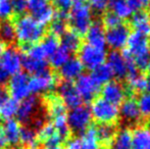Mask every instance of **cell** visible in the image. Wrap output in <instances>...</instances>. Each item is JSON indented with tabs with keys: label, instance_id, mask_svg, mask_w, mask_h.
Listing matches in <instances>:
<instances>
[{
	"label": "cell",
	"instance_id": "cell-19",
	"mask_svg": "<svg viewBox=\"0 0 150 149\" xmlns=\"http://www.w3.org/2000/svg\"><path fill=\"white\" fill-rule=\"evenodd\" d=\"M84 66L78 57H69V59L59 68V76L63 79V81L77 80L83 74Z\"/></svg>",
	"mask_w": 150,
	"mask_h": 149
},
{
	"label": "cell",
	"instance_id": "cell-22",
	"mask_svg": "<svg viewBox=\"0 0 150 149\" xmlns=\"http://www.w3.org/2000/svg\"><path fill=\"white\" fill-rule=\"evenodd\" d=\"M133 149H150V127L139 126L132 132Z\"/></svg>",
	"mask_w": 150,
	"mask_h": 149
},
{
	"label": "cell",
	"instance_id": "cell-32",
	"mask_svg": "<svg viewBox=\"0 0 150 149\" xmlns=\"http://www.w3.org/2000/svg\"><path fill=\"white\" fill-rule=\"evenodd\" d=\"M91 75L100 86L105 85L108 82L112 81V78L115 77L112 71L107 66V64H103L101 66H99L98 68H96L95 70H93V73Z\"/></svg>",
	"mask_w": 150,
	"mask_h": 149
},
{
	"label": "cell",
	"instance_id": "cell-53",
	"mask_svg": "<svg viewBox=\"0 0 150 149\" xmlns=\"http://www.w3.org/2000/svg\"><path fill=\"white\" fill-rule=\"evenodd\" d=\"M0 149H1V148H0Z\"/></svg>",
	"mask_w": 150,
	"mask_h": 149
},
{
	"label": "cell",
	"instance_id": "cell-6",
	"mask_svg": "<svg viewBox=\"0 0 150 149\" xmlns=\"http://www.w3.org/2000/svg\"><path fill=\"white\" fill-rule=\"evenodd\" d=\"M67 121L71 132L76 134H83L90 128L92 121V114L90 108L86 105H79L71 108L67 113Z\"/></svg>",
	"mask_w": 150,
	"mask_h": 149
},
{
	"label": "cell",
	"instance_id": "cell-12",
	"mask_svg": "<svg viewBox=\"0 0 150 149\" xmlns=\"http://www.w3.org/2000/svg\"><path fill=\"white\" fill-rule=\"evenodd\" d=\"M130 36V29L126 24L120 23V25L112 28L107 29L105 33V42L106 45L109 46L115 51H119L126 47Z\"/></svg>",
	"mask_w": 150,
	"mask_h": 149
},
{
	"label": "cell",
	"instance_id": "cell-9",
	"mask_svg": "<svg viewBox=\"0 0 150 149\" xmlns=\"http://www.w3.org/2000/svg\"><path fill=\"white\" fill-rule=\"evenodd\" d=\"M8 95L10 98L22 101L31 95L30 77L27 73H18L8 80Z\"/></svg>",
	"mask_w": 150,
	"mask_h": 149
},
{
	"label": "cell",
	"instance_id": "cell-31",
	"mask_svg": "<svg viewBox=\"0 0 150 149\" xmlns=\"http://www.w3.org/2000/svg\"><path fill=\"white\" fill-rule=\"evenodd\" d=\"M96 133L99 142L103 144H109L112 142L117 134V129L113 124H100L96 128Z\"/></svg>",
	"mask_w": 150,
	"mask_h": 149
},
{
	"label": "cell",
	"instance_id": "cell-1",
	"mask_svg": "<svg viewBox=\"0 0 150 149\" xmlns=\"http://www.w3.org/2000/svg\"><path fill=\"white\" fill-rule=\"evenodd\" d=\"M14 24L16 39L21 48L37 44L45 37V26L32 18L31 16H18Z\"/></svg>",
	"mask_w": 150,
	"mask_h": 149
},
{
	"label": "cell",
	"instance_id": "cell-39",
	"mask_svg": "<svg viewBox=\"0 0 150 149\" xmlns=\"http://www.w3.org/2000/svg\"><path fill=\"white\" fill-rule=\"evenodd\" d=\"M13 14L11 0H0V18L8 20Z\"/></svg>",
	"mask_w": 150,
	"mask_h": 149
},
{
	"label": "cell",
	"instance_id": "cell-52",
	"mask_svg": "<svg viewBox=\"0 0 150 149\" xmlns=\"http://www.w3.org/2000/svg\"><path fill=\"white\" fill-rule=\"evenodd\" d=\"M148 16H149V18H150V5H149V14Z\"/></svg>",
	"mask_w": 150,
	"mask_h": 149
},
{
	"label": "cell",
	"instance_id": "cell-3",
	"mask_svg": "<svg viewBox=\"0 0 150 149\" xmlns=\"http://www.w3.org/2000/svg\"><path fill=\"white\" fill-rule=\"evenodd\" d=\"M67 20L78 35H86L92 25V10L86 3H74L67 13Z\"/></svg>",
	"mask_w": 150,
	"mask_h": 149
},
{
	"label": "cell",
	"instance_id": "cell-35",
	"mask_svg": "<svg viewBox=\"0 0 150 149\" xmlns=\"http://www.w3.org/2000/svg\"><path fill=\"white\" fill-rule=\"evenodd\" d=\"M69 57H71V53L63 47L59 46L49 57V64L52 68H59L69 59Z\"/></svg>",
	"mask_w": 150,
	"mask_h": 149
},
{
	"label": "cell",
	"instance_id": "cell-10",
	"mask_svg": "<svg viewBox=\"0 0 150 149\" xmlns=\"http://www.w3.org/2000/svg\"><path fill=\"white\" fill-rule=\"evenodd\" d=\"M57 86V78L51 70H47L42 74L33 76L30 78V90L31 93L36 95H47L52 93Z\"/></svg>",
	"mask_w": 150,
	"mask_h": 149
},
{
	"label": "cell",
	"instance_id": "cell-20",
	"mask_svg": "<svg viewBox=\"0 0 150 149\" xmlns=\"http://www.w3.org/2000/svg\"><path fill=\"white\" fill-rule=\"evenodd\" d=\"M86 40H87V44H89L91 46L105 49L106 42H105L104 27H103L102 23H92L88 32L86 33Z\"/></svg>",
	"mask_w": 150,
	"mask_h": 149
},
{
	"label": "cell",
	"instance_id": "cell-14",
	"mask_svg": "<svg viewBox=\"0 0 150 149\" xmlns=\"http://www.w3.org/2000/svg\"><path fill=\"white\" fill-rule=\"evenodd\" d=\"M75 87L79 92L83 101H92L100 91V85L92 77V75L82 74L76 80Z\"/></svg>",
	"mask_w": 150,
	"mask_h": 149
},
{
	"label": "cell",
	"instance_id": "cell-28",
	"mask_svg": "<svg viewBox=\"0 0 150 149\" xmlns=\"http://www.w3.org/2000/svg\"><path fill=\"white\" fill-rule=\"evenodd\" d=\"M112 149H133L132 132L129 129H122L117 132L112 140Z\"/></svg>",
	"mask_w": 150,
	"mask_h": 149
},
{
	"label": "cell",
	"instance_id": "cell-46",
	"mask_svg": "<svg viewBox=\"0 0 150 149\" xmlns=\"http://www.w3.org/2000/svg\"><path fill=\"white\" fill-rule=\"evenodd\" d=\"M9 80V75L5 72L2 68H0V87H3Z\"/></svg>",
	"mask_w": 150,
	"mask_h": 149
},
{
	"label": "cell",
	"instance_id": "cell-7",
	"mask_svg": "<svg viewBox=\"0 0 150 149\" xmlns=\"http://www.w3.org/2000/svg\"><path fill=\"white\" fill-rule=\"evenodd\" d=\"M107 66L112 71L113 76L120 79H124L128 76L138 72V68L135 66L134 62L126 56L124 53H120V51H112L106 55Z\"/></svg>",
	"mask_w": 150,
	"mask_h": 149
},
{
	"label": "cell",
	"instance_id": "cell-43",
	"mask_svg": "<svg viewBox=\"0 0 150 149\" xmlns=\"http://www.w3.org/2000/svg\"><path fill=\"white\" fill-rule=\"evenodd\" d=\"M13 13L22 16L27 10V0H11Z\"/></svg>",
	"mask_w": 150,
	"mask_h": 149
},
{
	"label": "cell",
	"instance_id": "cell-5",
	"mask_svg": "<svg viewBox=\"0 0 150 149\" xmlns=\"http://www.w3.org/2000/svg\"><path fill=\"white\" fill-rule=\"evenodd\" d=\"M44 110L45 109L42 103V98L36 95H30L21 101L16 115L21 124L28 126L39 113L43 112Z\"/></svg>",
	"mask_w": 150,
	"mask_h": 149
},
{
	"label": "cell",
	"instance_id": "cell-18",
	"mask_svg": "<svg viewBox=\"0 0 150 149\" xmlns=\"http://www.w3.org/2000/svg\"><path fill=\"white\" fill-rule=\"evenodd\" d=\"M119 112L122 119L124 121H128V123H137V121H140L141 117H142L140 109H139L138 103H137V100L133 99V98L125 99L120 103Z\"/></svg>",
	"mask_w": 150,
	"mask_h": 149
},
{
	"label": "cell",
	"instance_id": "cell-17",
	"mask_svg": "<svg viewBox=\"0 0 150 149\" xmlns=\"http://www.w3.org/2000/svg\"><path fill=\"white\" fill-rule=\"evenodd\" d=\"M22 127V124L18 119H10L4 121L1 127V132L5 138L7 145L16 146L18 144H20Z\"/></svg>",
	"mask_w": 150,
	"mask_h": 149
},
{
	"label": "cell",
	"instance_id": "cell-21",
	"mask_svg": "<svg viewBox=\"0 0 150 149\" xmlns=\"http://www.w3.org/2000/svg\"><path fill=\"white\" fill-rule=\"evenodd\" d=\"M38 139L40 143L45 144V146H52V145H60L62 142L61 138L56 133L53 125L51 121L46 123L39 131L37 132Z\"/></svg>",
	"mask_w": 150,
	"mask_h": 149
},
{
	"label": "cell",
	"instance_id": "cell-24",
	"mask_svg": "<svg viewBox=\"0 0 150 149\" xmlns=\"http://www.w3.org/2000/svg\"><path fill=\"white\" fill-rule=\"evenodd\" d=\"M131 25L135 29V32L146 37L150 36V18L147 12L143 10L134 12L131 20Z\"/></svg>",
	"mask_w": 150,
	"mask_h": 149
},
{
	"label": "cell",
	"instance_id": "cell-4",
	"mask_svg": "<svg viewBox=\"0 0 150 149\" xmlns=\"http://www.w3.org/2000/svg\"><path fill=\"white\" fill-rule=\"evenodd\" d=\"M90 112L92 119L99 124H113L120 117L117 105L106 101L103 98H97L92 102Z\"/></svg>",
	"mask_w": 150,
	"mask_h": 149
},
{
	"label": "cell",
	"instance_id": "cell-2",
	"mask_svg": "<svg viewBox=\"0 0 150 149\" xmlns=\"http://www.w3.org/2000/svg\"><path fill=\"white\" fill-rule=\"evenodd\" d=\"M124 52L138 70H146L150 64V42L148 37L134 32L130 34Z\"/></svg>",
	"mask_w": 150,
	"mask_h": 149
},
{
	"label": "cell",
	"instance_id": "cell-38",
	"mask_svg": "<svg viewBox=\"0 0 150 149\" xmlns=\"http://www.w3.org/2000/svg\"><path fill=\"white\" fill-rule=\"evenodd\" d=\"M138 106L141 114L145 117H150V93H144L139 97Z\"/></svg>",
	"mask_w": 150,
	"mask_h": 149
},
{
	"label": "cell",
	"instance_id": "cell-11",
	"mask_svg": "<svg viewBox=\"0 0 150 149\" xmlns=\"http://www.w3.org/2000/svg\"><path fill=\"white\" fill-rule=\"evenodd\" d=\"M78 58L82 62L84 68L93 71L98 68L99 66L105 64L106 52H105V49H101V48L91 46L89 44H85L80 47Z\"/></svg>",
	"mask_w": 150,
	"mask_h": 149
},
{
	"label": "cell",
	"instance_id": "cell-51",
	"mask_svg": "<svg viewBox=\"0 0 150 149\" xmlns=\"http://www.w3.org/2000/svg\"><path fill=\"white\" fill-rule=\"evenodd\" d=\"M147 71H148V73H149V75H150V64H148V66H147V68H146Z\"/></svg>",
	"mask_w": 150,
	"mask_h": 149
},
{
	"label": "cell",
	"instance_id": "cell-40",
	"mask_svg": "<svg viewBox=\"0 0 150 149\" xmlns=\"http://www.w3.org/2000/svg\"><path fill=\"white\" fill-rule=\"evenodd\" d=\"M120 23H122L120 22V18H117L112 12H107V13H105L104 16H103L102 25H103V27H106L107 29L117 26Z\"/></svg>",
	"mask_w": 150,
	"mask_h": 149
},
{
	"label": "cell",
	"instance_id": "cell-30",
	"mask_svg": "<svg viewBox=\"0 0 150 149\" xmlns=\"http://www.w3.org/2000/svg\"><path fill=\"white\" fill-rule=\"evenodd\" d=\"M108 5L110 6L111 12L115 13L120 20L128 18L133 14L128 0H109Z\"/></svg>",
	"mask_w": 150,
	"mask_h": 149
},
{
	"label": "cell",
	"instance_id": "cell-26",
	"mask_svg": "<svg viewBox=\"0 0 150 149\" xmlns=\"http://www.w3.org/2000/svg\"><path fill=\"white\" fill-rule=\"evenodd\" d=\"M60 46L67 50L69 53L79 51L80 47L82 46L81 37L74 31L67 30L60 36Z\"/></svg>",
	"mask_w": 150,
	"mask_h": 149
},
{
	"label": "cell",
	"instance_id": "cell-48",
	"mask_svg": "<svg viewBox=\"0 0 150 149\" xmlns=\"http://www.w3.org/2000/svg\"><path fill=\"white\" fill-rule=\"evenodd\" d=\"M145 90L147 91V93H150V78L147 79V81H146V89Z\"/></svg>",
	"mask_w": 150,
	"mask_h": 149
},
{
	"label": "cell",
	"instance_id": "cell-34",
	"mask_svg": "<svg viewBox=\"0 0 150 149\" xmlns=\"http://www.w3.org/2000/svg\"><path fill=\"white\" fill-rule=\"evenodd\" d=\"M128 81V87L132 92H142L146 89V81L147 79L144 75L136 72L134 74L127 77Z\"/></svg>",
	"mask_w": 150,
	"mask_h": 149
},
{
	"label": "cell",
	"instance_id": "cell-49",
	"mask_svg": "<svg viewBox=\"0 0 150 149\" xmlns=\"http://www.w3.org/2000/svg\"><path fill=\"white\" fill-rule=\"evenodd\" d=\"M87 0H74V3H85Z\"/></svg>",
	"mask_w": 150,
	"mask_h": 149
},
{
	"label": "cell",
	"instance_id": "cell-45",
	"mask_svg": "<svg viewBox=\"0 0 150 149\" xmlns=\"http://www.w3.org/2000/svg\"><path fill=\"white\" fill-rule=\"evenodd\" d=\"M64 149H81V138L69 137L67 139Z\"/></svg>",
	"mask_w": 150,
	"mask_h": 149
},
{
	"label": "cell",
	"instance_id": "cell-27",
	"mask_svg": "<svg viewBox=\"0 0 150 149\" xmlns=\"http://www.w3.org/2000/svg\"><path fill=\"white\" fill-rule=\"evenodd\" d=\"M67 12L57 11L55 12L54 18L50 23V34L54 35L56 37H60L67 29Z\"/></svg>",
	"mask_w": 150,
	"mask_h": 149
},
{
	"label": "cell",
	"instance_id": "cell-16",
	"mask_svg": "<svg viewBox=\"0 0 150 149\" xmlns=\"http://www.w3.org/2000/svg\"><path fill=\"white\" fill-rule=\"evenodd\" d=\"M102 98L115 105H119L126 99L127 92L125 87L119 82L110 81L103 86L101 90Z\"/></svg>",
	"mask_w": 150,
	"mask_h": 149
},
{
	"label": "cell",
	"instance_id": "cell-47",
	"mask_svg": "<svg viewBox=\"0 0 150 149\" xmlns=\"http://www.w3.org/2000/svg\"><path fill=\"white\" fill-rule=\"evenodd\" d=\"M6 46L4 43H2L1 41H0V68H1V58H2V54H3L4 50H5Z\"/></svg>",
	"mask_w": 150,
	"mask_h": 149
},
{
	"label": "cell",
	"instance_id": "cell-13",
	"mask_svg": "<svg viewBox=\"0 0 150 149\" xmlns=\"http://www.w3.org/2000/svg\"><path fill=\"white\" fill-rule=\"evenodd\" d=\"M23 64V55L21 49L10 45L5 48L1 58V68L9 76H13L21 72Z\"/></svg>",
	"mask_w": 150,
	"mask_h": 149
},
{
	"label": "cell",
	"instance_id": "cell-8",
	"mask_svg": "<svg viewBox=\"0 0 150 149\" xmlns=\"http://www.w3.org/2000/svg\"><path fill=\"white\" fill-rule=\"evenodd\" d=\"M27 10L43 26L50 24L55 16V10L49 0H27Z\"/></svg>",
	"mask_w": 150,
	"mask_h": 149
},
{
	"label": "cell",
	"instance_id": "cell-25",
	"mask_svg": "<svg viewBox=\"0 0 150 149\" xmlns=\"http://www.w3.org/2000/svg\"><path fill=\"white\" fill-rule=\"evenodd\" d=\"M20 143H22L26 149H42L41 143L38 139L37 132L29 126L22 127Z\"/></svg>",
	"mask_w": 150,
	"mask_h": 149
},
{
	"label": "cell",
	"instance_id": "cell-36",
	"mask_svg": "<svg viewBox=\"0 0 150 149\" xmlns=\"http://www.w3.org/2000/svg\"><path fill=\"white\" fill-rule=\"evenodd\" d=\"M18 107V101L12 99V98H8L1 106H0V117L1 119H13V117L16 114Z\"/></svg>",
	"mask_w": 150,
	"mask_h": 149
},
{
	"label": "cell",
	"instance_id": "cell-50",
	"mask_svg": "<svg viewBox=\"0 0 150 149\" xmlns=\"http://www.w3.org/2000/svg\"><path fill=\"white\" fill-rule=\"evenodd\" d=\"M6 149H26L25 147H18V146H12V147L6 148Z\"/></svg>",
	"mask_w": 150,
	"mask_h": 149
},
{
	"label": "cell",
	"instance_id": "cell-44",
	"mask_svg": "<svg viewBox=\"0 0 150 149\" xmlns=\"http://www.w3.org/2000/svg\"><path fill=\"white\" fill-rule=\"evenodd\" d=\"M128 3L134 13L144 9L148 4V0H128Z\"/></svg>",
	"mask_w": 150,
	"mask_h": 149
},
{
	"label": "cell",
	"instance_id": "cell-37",
	"mask_svg": "<svg viewBox=\"0 0 150 149\" xmlns=\"http://www.w3.org/2000/svg\"><path fill=\"white\" fill-rule=\"evenodd\" d=\"M43 51L45 52L46 57L49 58L52 55L54 51L59 47V42H58V38L52 34H49L47 36H45L40 42Z\"/></svg>",
	"mask_w": 150,
	"mask_h": 149
},
{
	"label": "cell",
	"instance_id": "cell-33",
	"mask_svg": "<svg viewBox=\"0 0 150 149\" xmlns=\"http://www.w3.org/2000/svg\"><path fill=\"white\" fill-rule=\"evenodd\" d=\"M99 141L95 128H89L81 138V149H98Z\"/></svg>",
	"mask_w": 150,
	"mask_h": 149
},
{
	"label": "cell",
	"instance_id": "cell-23",
	"mask_svg": "<svg viewBox=\"0 0 150 149\" xmlns=\"http://www.w3.org/2000/svg\"><path fill=\"white\" fill-rule=\"evenodd\" d=\"M48 61L46 59H37V58L30 57L28 55L23 56V64L22 68H25L27 74L33 76L42 74L49 70Z\"/></svg>",
	"mask_w": 150,
	"mask_h": 149
},
{
	"label": "cell",
	"instance_id": "cell-41",
	"mask_svg": "<svg viewBox=\"0 0 150 149\" xmlns=\"http://www.w3.org/2000/svg\"><path fill=\"white\" fill-rule=\"evenodd\" d=\"M109 0H90L91 9L97 13H102L108 6Z\"/></svg>",
	"mask_w": 150,
	"mask_h": 149
},
{
	"label": "cell",
	"instance_id": "cell-29",
	"mask_svg": "<svg viewBox=\"0 0 150 149\" xmlns=\"http://www.w3.org/2000/svg\"><path fill=\"white\" fill-rule=\"evenodd\" d=\"M0 41L4 44H12L16 41V29L11 20H0Z\"/></svg>",
	"mask_w": 150,
	"mask_h": 149
},
{
	"label": "cell",
	"instance_id": "cell-15",
	"mask_svg": "<svg viewBox=\"0 0 150 149\" xmlns=\"http://www.w3.org/2000/svg\"><path fill=\"white\" fill-rule=\"evenodd\" d=\"M57 95L63 102L65 107L75 108L81 105L83 100L75 87V84L69 81H62L57 86Z\"/></svg>",
	"mask_w": 150,
	"mask_h": 149
},
{
	"label": "cell",
	"instance_id": "cell-42",
	"mask_svg": "<svg viewBox=\"0 0 150 149\" xmlns=\"http://www.w3.org/2000/svg\"><path fill=\"white\" fill-rule=\"evenodd\" d=\"M54 6L58 9V11L67 12L71 8L74 4V0H52Z\"/></svg>",
	"mask_w": 150,
	"mask_h": 149
}]
</instances>
